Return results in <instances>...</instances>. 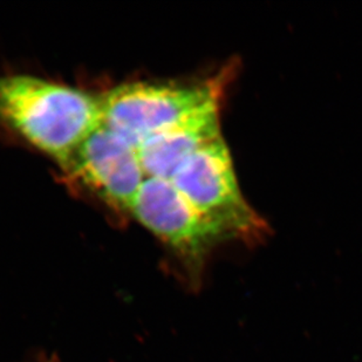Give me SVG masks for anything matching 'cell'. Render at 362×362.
<instances>
[{"instance_id":"obj_5","label":"cell","mask_w":362,"mask_h":362,"mask_svg":"<svg viewBox=\"0 0 362 362\" xmlns=\"http://www.w3.org/2000/svg\"><path fill=\"white\" fill-rule=\"evenodd\" d=\"M62 170L107 206L128 214L148 177L137 147L105 123L86 137Z\"/></svg>"},{"instance_id":"obj_2","label":"cell","mask_w":362,"mask_h":362,"mask_svg":"<svg viewBox=\"0 0 362 362\" xmlns=\"http://www.w3.org/2000/svg\"><path fill=\"white\" fill-rule=\"evenodd\" d=\"M235 64L197 82L122 83L100 96L103 123L135 147L210 103L223 101Z\"/></svg>"},{"instance_id":"obj_4","label":"cell","mask_w":362,"mask_h":362,"mask_svg":"<svg viewBox=\"0 0 362 362\" xmlns=\"http://www.w3.org/2000/svg\"><path fill=\"white\" fill-rule=\"evenodd\" d=\"M130 215L174 253L192 285L201 281L212 250L228 242L222 231L164 178L147 177Z\"/></svg>"},{"instance_id":"obj_1","label":"cell","mask_w":362,"mask_h":362,"mask_svg":"<svg viewBox=\"0 0 362 362\" xmlns=\"http://www.w3.org/2000/svg\"><path fill=\"white\" fill-rule=\"evenodd\" d=\"M101 123L98 96L30 74H0V128L62 168Z\"/></svg>"},{"instance_id":"obj_3","label":"cell","mask_w":362,"mask_h":362,"mask_svg":"<svg viewBox=\"0 0 362 362\" xmlns=\"http://www.w3.org/2000/svg\"><path fill=\"white\" fill-rule=\"evenodd\" d=\"M169 181L229 240L258 244L270 235L265 219L243 196L223 136L196 151Z\"/></svg>"},{"instance_id":"obj_6","label":"cell","mask_w":362,"mask_h":362,"mask_svg":"<svg viewBox=\"0 0 362 362\" xmlns=\"http://www.w3.org/2000/svg\"><path fill=\"white\" fill-rule=\"evenodd\" d=\"M212 103L144 141L139 149L148 177L170 180L196 151L222 136L221 106Z\"/></svg>"}]
</instances>
